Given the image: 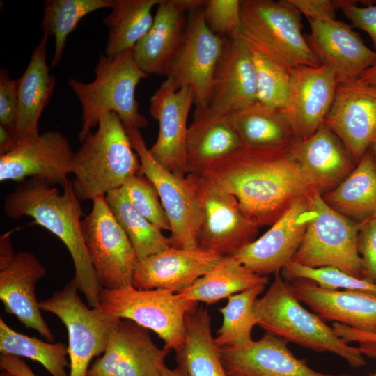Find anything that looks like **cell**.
Instances as JSON below:
<instances>
[{
	"label": "cell",
	"instance_id": "1",
	"mask_svg": "<svg viewBox=\"0 0 376 376\" xmlns=\"http://www.w3.org/2000/svg\"><path fill=\"white\" fill-rule=\"evenodd\" d=\"M233 194L243 214L258 228L272 225L311 189L289 155L288 147L242 146L201 175Z\"/></svg>",
	"mask_w": 376,
	"mask_h": 376
},
{
	"label": "cell",
	"instance_id": "2",
	"mask_svg": "<svg viewBox=\"0 0 376 376\" xmlns=\"http://www.w3.org/2000/svg\"><path fill=\"white\" fill-rule=\"evenodd\" d=\"M61 191L36 178L19 183L8 193L3 212L13 219L30 217L34 222L55 235L68 249L75 267L72 281L84 295L88 306L96 308L102 290L84 241L81 217L84 215L71 180Z\"/></svg>",
	"mask_w": 376,
	"mask_h": 376
},
{
	"label": "cell",
	"instance_id": "3",
	"mask_svg": "<svg viewBox=\"0 0 376 376\" xmlns=\"http://www.w3.org/2000/svg\"><path fill=\"white\" fill-rule=\"evenodd\" d=\"M73 189L80 201L94 200L141 175V164L125 125L113 112L102 116L75 152Z\"/></svg>",
	"mask_w": 376,
	"mask_h": 376
},
{
	"label": "cell",
	"instance_id": "4",
	"mask_svg": "<svg viewBox=\"0 0 376 376\" xmlns=\"http://www.w3.org/2000/svg\"><path fill=\"white\" fill-rule=\"evenodd\" d=\"M95 78L90 83L75 79L68 81L81 107V127L78 138L82 142L97 126L102 116L116 113L125 127L145 128L148 123L139 111L135 91L147 75L137 65L133 49L114 57L100 54L95 68Z\"/></svg>",
	"mask_w": 376,
	"mask_h": 376
},
{
	"label": "cell",
	"instance_id": "5",
	"mask_svg": "<svg viewBox=\"0 0 376 376\" xmlns=\"http://www.w3.org/2000/svg\"><path fill=\"white\" fill-rule=\"evenodd\" d=\"M253 313L257 325L288 342L336 354L354 368L366 363L359 347L348 345L320 316L300 304L280 272L274 274L267 292L256 300Z\"/></svg>",
	"mask_w": 376,
	"mask_h": 376
},
{
	"label": "cell",
	"instance_id": "6",
	"mask_svg": "<svg viewBox=\"0 0 376 376\" xmlns=\"http://www.w3.org/2000/svg\"><path fill=\"white\" fill-rule=\"evenodd\" d=\"M241 22L233 36L244 39L291 72L321 65L302 33L301 14L288 0H240Z\"/></svg>",
	"mask_w": 376,
	"mask_h": 376
},
{
	"label": "cell",
	"instance_id": "7",
	"mask_svg": "<svg viewBox=\"0 0 376 376\" xmlns=\"http://www.w3.org/2000/svg\"><path fill=\"white\" fill-rule=\"evenodd\" d=\"M307 197L312 215L292 262L311 268L334 267L363 279L357 247L360 223L333 209L315 189Z\"/></svg>",
	"mask_w": 376,
	"mask_h": 376
},
{
	"label": "cell",
	"instance_id": "8",
	"mask_svg": "<svg viewBox=\"0 0 376 376\" xmlns=\"http://www.w3.org/2000/svg\"><path fill=\"white\" fill-rule=\"evenodd\" d=\"M196 306L198 302L178 293L163 289L139 290L131 285L115 290L103 288L96 308L154 331L164 341V349L177 352L185 340V317Z\"/></svg>",
	"mask_w": 376,
	"mask_h": 376
},
{
	"label": "cell",
	"instance_id": "9",
	"mask_svg": "<svg viewBox=\"0 0 376 376\" xmlns=\"http://www.w3.org/2000/svg\"><path fill=\"white\" fill-rule=\"evenodd\" d=\"M196 209L198 246L233 256L254 240L258 227L242 212L237 198L201 175H187Z\"/></svg>",
	"mask_w": 376,
	"mask_h": 376
},
{
	"label": "cell",
	"instance_id": "10",
	"mask_svg": "<svg viewBox=\"0 0 376 376\" xmlns=\"http://www.w3.org/2000/svg\"><path fill=\"white\" fill-rule=\"evenodd\" d=\"M71 280L64 288L39 301L41 311L53 313L68 335L69 376H86L92 359L105 350L120 319L87 306Z\"/></svg>",
	"mask_w": 376,
	"mask_h": 376
},
{
	"label": "cell",
	"instance_id": "11",
	"mask_svg": "<svg viewBox=\"0 0 376 376\" xmlns=\"http://www.w3.org/2000/svg\"><path fill=\"white\" fill-rule=\"evenodd\" d=\"M90 213L81 220V231L91 263L102 288L132 285L137 257L119 226L105 196L95 198Z\"/></svg>",
	"mask_w": 376,
	"mask_h": 376
},
{
	"label": "cell",
	"instance_id": "12",
	"mask_svg": "<svg viewBox=\"0 0 376 376\" xmlns=\"http://www.w3.org/2000/svg\"><path fill=\"white\" fill-rule=\"evenodd\" d=\"M10 235L11 231L6 232L0 237V299L6 313L53 342L54 336L36 295V283L46 275V269L33 253H15Z\"/></svg>",
	"mask_w": 376,
	"mask_h": 376
},
{
	"label": "cell",
	"instance_id": "13",
	"mask_svg": "<svg viewBox=\"0 0 376 376\" xmlns=\"http://www.w3.org/2000/svg\"><path fill=\"white\" fill-rule=\"evenodd\" d=\"M125 127L139 158L141 174L157 190L169 219L171 246L187 249L198 247L194 198L188 179L169 171L152 157L139 129Z\"/></svg>",
	"mask_w": 376,
	"mask_h": 376
},
{
	"label": "cell",
	"instance_id": "14",
	"mask_svg": "<svg viewBox=\"0 0 376 376\" xmlns=\"http://www.w3.org/2000/svg\"><path fill=\"white\" fill-rule=\"evenodd\" d=\"M224 47V38L207 26L203 7L188 13L183 45L166 77L177 89L189 87L196 109L205 108L211 91L213 75Z\"/></svg>",
	"mask_w": 376,
	"mask_h": 376
},
{
	"label": "cell",
	"instance_id": "15",
	"mask_svg": "<svg viewBox=\"0 0 376 376\" xmlns=\"http://www.w3.org/2000/svg\"><path fill=\"white\" fill-rule=\"evenodd\" d=\"M74 155L66 136L58 131L45 132L17 143L9 152L0 156V181L21 183L36 178L63 187L72 173Z\"/></svg>",
	"mask_w": 376,
	"mask_h": 376
},
{
	"label": "cell",
	"instance_id": "16",
	"mask_svg": "<svg viewBox=\"0 0 376 376\" xmlns=\"http://www.w3.org/2000/svg\"><path fill=\"white\" fill-rule=\"evenodd\" d=\"M169 352L154 343L148 329L120 319L86 376H161Z\"/></svg>",
	"mask_w": 376,
	"mask_h": 376
},
{
	"label": "cell",
	"instance_id": "17",
	"mask_svg": "<svg viewBox=\"0 0 376 376\" xmlns=\"http://www.w3.org/2000/svg\"><path fill=\"white\" fill-rule=\"evenodd\" d=\"M338 83L326 65L300 66L290 72L288 97L281 111L294 140L306 139L324 125Z\"/></svg>",
	"mask_w": 376,
	"mask_h": 376
},
{
	"label": "cell",
	"instance_id": "18",
	"mask_svg": "<svg viewBox=\"0 0 376 376\" xmlns=\"http://www.w3.org/2000/svg\"><path fill=\"white\" fill-rule=\"evenodd\" d=\"M311 215L307 195L297 198L265 233L233 256L260 276L281 272L292 261Z\"/></svg>",
	"mask_w": 376,
	"mask_h": 376
},
{
	"label": "cell",
	"instance_id": "19",
	"mask_svg": "<svg viewBox=\"0 0 376 376\" xmlns=\"http://www.w3.org/2000/svg\"><path fill=\"white\" fill-rule=\"evenodd\" d=\"M324 125L358 163L376 134V87L357 79L338 83Z\"/></svg>",
	"mask_w": 376,
	"mask_h": 376
},
{
	"label": "cell",
	"instance_id": "20",
	"mask_svg": "<svg viewBox=\"0 0 376 376\" xmlns=\"http://www.w3.org/2000/svg\"><path fill=\"white\" fill-rule=\"evenodd\" d=\"M194 98L189 87L177 89L166 78L150 100L151 116L158 121L159 132L149 149L152 157L173 173L185 177V149L187 117Z\"/></svg>",
	"mask_w": 376,
	"mask_h": 376
},
{
	"label": "cell",
	"instance_id": "21",
	"mask_svg": "<svg viewBox=\"0 0 376 376\" xmlns=\"http://www.w3.org/2000/svg\"><path fill=\"white\" fill-rule=\"evenodd\" d=\"M256 101V68L250 45L236 36L224 37L206 108L229 116Z\"/></svg>",
	"mask_w": 376,
	"mask_h": 376
},
{
	"label": "cell",
	"instance_id": "22",
	"mask_svg": "<svg viewBox=\"0 0 376 376\" xmlns=\"http://www.w3.org/2000/svg\"><path fill=\"white\" fill-rule=\"evenodd\" d=\"M205 0H162L148 32L133 49L134 58L147 75L166 76L185 38L186 13L204 7Z\"/></svg>",
	"mask_w": 376,
	"mask_h": 376
},
{
	"label": "cell",
	"instance_id": "23",
	"mask_svg": "<svg viewBox=\"0 0 376 376\" xmlns=\"http://www.w3.org/2000/svg\"><path fill=\"white\" fill-rule=\"evenodd\" d=\"M306 41L320 64L334 71L338 82L357 79L376 62L369 48L352 26L336 19L308 20Z\"/></svg>",
	"mask_w": 376,
	"mask_h": 376
},
{
	"label": "cell",
	"instance_id": "24",
	"mask_svg": "<svg viewBox=\"0 0 376 376\" xmlns=\"http://www.w3.org/2000/svg\"><path fill=\"white\" fill-rule=\"evenodd\" d=\"M288 341L269 332L258 340L219 348L228 376H354L324 374L313 370L306 360L297 359Z\"/></svg>",
	"mask_w": 376,
	"mask_h": 376
},
{
	"label": "cell",
	"instance_id": "25",
	"mask_svg": "<svg viewBox=\"0 0 376 376\" xmlns=\"http://www.w3.org/2000/svg\"><path fill=\"white\" fill-rule=\"evenodd\" d=\"M221 256L201 247L169 246L136 260L132 285L139 290L163 289L179 293L208 272Z\"/></svg>",
	"mask_w": 376,
	"mask_h": 376
},
{
	"label": "cell",
	"instance_id": "26",
	"mask_svg": "<svg viewBox=\"0 0 376 376\" xmlns=\"http://www.w3.org/2000/svg\"><path fill=\"white\" fill-rule=\"evenodd\" d=\"M289 155L312 189L322 194L335 189L356 166L340 139L324 125L304 140H294Z\"/></svg>",
	"mask_w": 376,
	"mask_h": 376
},
{
	"label": "cell",
	"instance_id": "27",
	"mask_svg": "<svg viewBox=\"0 0 376 376\" xmlns=\"http://www.w3.org/2000/svg\"><path fill=\"white\" fill-rule=\"evenodd\" d=\"M289 285L298 300L321 318L359 330L376 329V293L324 288L306 279L292 280Z\"/></svg>",
	"mask_w": 376,
	"mask_h": 376
},
{
	"label": "cell",
	"instance_id": "28",
	"mask_svg": "<svg viewBox=\"0 0 376 376\" xmlns=\"http://www.w3.org/2000/svg\"><path fill=\"white\" fill-rule=\"evenodd\" d=\"M242 146L230 115L216 114L206 107L196 109L186 134V173L201 175L231 156Z\"/></svg>",
	"mask_w": 376,
	"mask_h": 376
},
{
	"label": "cell",
	"instance_id": "29",
	"mask_svg": "<svg viewBox=\"0 0 376 376\" xmlns=\"http://www.w3.org/2000/svg\"><path fill=\"white\" fill-rule=\"evenodd\" d=\"M48 38L43 35L24 72L16 80L17 109L14 134L17 143L40 134L39 119L54 93L56 79L46 61Z\"/></svg>",
	"mask_w": 376,
	"mask_h": 376
},
{
	"label": "cell",
	"instance_id": "30",
	"mask_svg": "<svg viewBox=\"0 0 376 376\" xmlns=\"http://www.w3.org/2000/svg\"><path fill=\"white\" fill-rule=\"evenodd\" d=\"M185 333L184 344L175 352L177 366L188 376H228L212 336L207 308L196 306L187 314Z\"/></svg>",
	"mask_w": 376,
	"mask_h": 376
},
{
	"label": "cell",
	"instance_id": "31",
	"mask_svg": "<svg viewBox=\"0 0 376 376\" xmlns=\"http://www.w3.org/2000/svg\"><path fill=\"white\" fill-rule=\"evenodd\" d=\"M333 209L361 223L376 214V164L368 150L335 189L322 194Z\"/></svg>",
	"mask_w": 376,
	"mask_h": 376
},
{
	"label": "cell",
	"instance_id": "32",
	"mask_svg": "<svg viewBox=\"0 0 376 376\" xmlns=\"http://www.w3.org/2000/svg\"><path fill=\"white\" fill-rule=\"evenodd\" d=\"M268 282L267 276L256 274L233 256H221L208 272L189 288L178 294L188 300L212 304Z\"/></svg>",
	"mask_w": 376,
	"mask_h": 376
},
{
	"label": "cell",
	"instance_id": "33",
	"mask_svg": "<svg viewBox=\"0 0 376 376\" xmlns=\"http://www.w3.org/2000/svg\"><path fill=\"white\" fill-rule=\"evenodd\" d=\"M230 117L245 146L289 147L294 141L290 127L282 111L258 101L233 113Z\"/></svg>",
	"mask_w": 376,
	"mask_h": 376
},
{
	"label": "cell",
	"instance_id": "34",
	"mask_svg": "<svg viewBox=\"0 0 376 376\" xmlns=\"http://www.w3.org/2000/svg\"><path fill=\"white\" fill-rule=\"evenodd\" d=\"M162 0H114L110 14L103 19L109 35L106 56L114 57L134 48L150 30L152 10Z\"/></svg>",
	"mask_w": 376,
	"mask_h": 376
},
{
	"label": "cell",
	"instance_id": "35",
	"mask_svg": "<svg viewBox=\"0 0 376 376\" xmlns=\"http://www.w3.org/2000/svg\"><path fill=\"white\" fill-rule=\"evenodd\" d=\"M115 219L127 235L137 260L171 246L169 237L141 214L119 189L105 196Z\"/></svg>",
	"mask_w": 376,
	"mask_h": 376
},
{
	"label": "cell",
	"instance_id": "36",
	"mask_svg": "<svg viewBox=\"0 0 376 376\" xmlns=\"http://www.w3.org/2000/svg\"><path fill=\"white\" fill-rule=\"evenodd\" d=\"M114 0H46L44 2L43 35L54 36L55 49L52 67L62 58L68 35L87 15L102 8H111Z\"/></svg>",
	"mask_w": 376,
	"mask_h": 376
},
{
	"label": "cell",
	"instance_id": "37",
	"mask_svg": "<svg viewBox=\"0 0 376 376\" xmlns=\"http://www.w3.org/2000/svg\"><path fill=\"white\" fill-rule=\"evenodd\" d=\"M0 352L23 357L40 363L52 376H69L68 347L49 343L19 333L0 318Z\"/></svg>",
	"mask_w": 376,
	"mask_h": 376
},
{
	"label": "cell",
	"instance_id": "38",
	"mask_svg": "<svg viewBox=\"0 0 376 376\" xmlns=\"http://www.w3.org/2000/svg\"><path fill=\"white\" fill-rule=\"evenodd\" d=\"M265 285H259L228 297L226 306L219 309L223 322L214 338L219 347L242 345L252 340L251 330L256 324L253 305Z\"/></svg>",
	"mask_w": 376,
	"mask_h": 376
},
{
	"label": "cell",
	"instance_id": "39",
	"mask_svg": "<svg viewBox=\"0 0 376 376\" xmlns=\"http://www.w3.org/2000/svg\"><path fill=\"white\" fill-rule=\"evenodd\" d=\"M249 45L251 48L256 68L257 101L281 110L288 97L290 72L255 47Z\"/></svg>",
	"mask_w": 376,
	"mask_h": 376
},
{
	"label": "cell",
	"instance_id": "40",
	"mask_svg": "<svg viewBox=\"0 0 376 376\" xmlns=\"http://www.w3.org/2000/svg\"><path fill=\"white\" fill-rule=\"evenodd\" d=\"M288 282L297 279L314 281L322 288L368 291L376 293V283L349 275L334 267L311 268L290 262L281 271Z\"/></svg>",
	"mask_w": 376,
	"mask_h": 376
},
{
	"label": "cell",
	"instance_id": "41",
	"mask_svg": "<svg viewBox=\"0 0 376 376\" xmlns=\"http://www.w3.org/2000/svg\"><path fill=\"white\" fill-rule=\"evenodd\" d=\"M142 175H136L120 190L132 206L146 219L160 230H171L166 214L152 184Z\"/></svg>",
	"mask_w": 376,
	"mask_h": 376
},
{
	"label": "cell",
	"instance_id": "42",
	"mask_svg": "<svg viewBox=\"0 0 376 376\" xmlns=\"http://www.w3.org/2000/svg\"><path fill=\"white\" fill-rule=\"evenodd\" d=\"M205 22L215 34L231 36L241 22L240 0H208L203 7Z\"/></svg>",
	"mask_w": 376,
	"mask_h": 376
},
{
	"label": "cell",
	"instance_id": "43",
	"mask_svg": "<svg viewBox=\"0 0 376 376\" xmlns=\"http://www.w3.org/2000/svg\"><path fill=\"white\" fill-rule=\"evenodd\" d=\"M357 247L363 279L376 283V214L360 223Z\"/></svg>",
	"mask_w": 376,
	"mask_h": 376
},
{
	"label": "cell",
	"instance_id": "44",
	"mask_svg": "<svg viewBox=\"0 0 376 376\" xmlns=\"http://www.w3.org/2000/svg\"><path fill=\"white\" fill-rule=\"evenodd\" d=\"M335 2L337 9L351 22L352 27L369 36L376 52V3L359 6L357 1L335 0Z\"/></svg>",
	"mask_w": 376,
	"mask_h": 376
},
{
	"label": "cell",
	"instance_id": "45",
	"mask_svg": "<svg viewBox=\"0 0 376 376\" xmlns=\"http://www.w3.org/2000/svg\"><path fill=\"white\" fill-rule=\"evenodd\" d=\"M17 109V81L16 80H13L10 78L8 72L6 69L1 68L0 125L6 127L13 134L16 122Z\"/></svg>",
	"mask_w": 376,
	"mask_h": 376
},
{
	"label": "cell",
	"instance_id": "46",
	"mask_svg": "<svg viewBox=\"0 0 376 376\" xmlns=\"http://www.w3.org/2000/svg\"><path fill=\"white\" fill-rule=\"evenodd\" d=\"M308 20L336 19L338 10L335 0H288Z\"/></svg>",
	"mask_w": 376,
	"mask_h": 376
},
{
	"label": "cell",
	"instance_id": "47",
	"mask_svg": "<svg viewBox=\"0 0 376 376\" xmlns=\"http://www.w3.org/2000/svg\"><path fill=\"white\" fill-rule=\"evenodd\" d=\"M332 328L337 336L347 344L351 342L376 343V329L373 331H362L338 322H334L332 324Z\"/></svg>",
	"mask_w": 376,
	"mask_h": 376
},
{
	"label": "cell",
	"instance_id": "48",
	"mask_svg": "<svg viewBox=\"0 0 376 376\" xmlns=\"http://www.w3.org/2000/svg\"><path fill=\"white\" fill-rule=\"evenodd\" d=\"M0 367L16 376H37L23 359L13 355L1 354Z\"/></svg>",
	"mask_w": 376,
	"mask_h": 376
},
{
	"label": "cell",
	"instance_id": "49",
	"mask_svg": "<svg viewBox=\"0 0 376 376\" xmlns=\"http://www.w3.org/2000/svg\"><path fill=\"white\" fill-rule=\"evenodd\" d=\"M17 140L13 132L0 125V156L9 152L16 146Z\"/></svg>",
	"mask_w": 376,
	"mask_h": 376
},
{
	"label": "cell",
	"instance_id": "50",
	"mask_svg": "<svg viewBox=\"0 0 376 376\" xmlns=\"http://www.w3.org/2000/svg\"><path fill=\"white\" fill-rule=\"evenodd\" d=\"M357 80L361 83L376 87V62L363 72Z\"/></svg>",
	"mask_w": 376,
	"mask_h": 376
},
{
	"label": "cell",
	"instance_id": "51",
	"mask_svg": "<svg viewBox=\"0 0 376 376\" xmlns=\"http://www.w3.org/2000/svg\"><path fill=\"white\" fill-rule=\"evenodd\" d=\"M358 347L363 355L376 359V343L368 342L359 343Z\"/></svg>",
	"mask_w": 376,
	"mask_h": 376
},
{
	"label": "cell",
	"instance_id": "52",
	"mask_svg": "<svg viewBox=\"0 0 376 376\" xmlns=\"http://www.w3.org/2000/svg\"><path fill=\"white\" fill-rule=\"evenodd\" d=\"M161 376H188L184 369L177 366L175 368L166 366Z\"/></svg>",
	"mask_w": 376,
	"mask_h": 376
},
{
	"label": "cell",
	"instance_id": "53",
	"mask_svg": "<svg viewBox=\"0 0 376 376\" xmlns=\"http://www.w3.org/2000/svg\"><path fill=\"white\" fill-rule=\"evenodd\" d=\"M370 152L374 158L375 162L376 164V134L375 135L371 144L370 146Z\"/></svg>",
	"mask_w": 376,
	"mask_h": 376
},
{
	"label": "cell",
	"instance_id": "54",
	"mask_svg": "<svg viewBox=\"0 0 376 376\" xmlns=\"http://www.w3.org/2000/svg\"><path fill=\"white\" fill-rule=\"evenodd\" d=\"M0 376H16V375H13L6 370H3V371H1L0 373Z\"/></svg>",
	"mask_w": 376,
	"mask_h": 376
},
{
	"label": "cell",
	"instance_id": "55",
	"mask_svg": "<svg viewBox=\"0 0 376 376\" xmlns=\"http://www.w3.org/2000/svg\"><path fill=\"white\" fill-rule=\"evenodd\" d=\"M373 376H376V374H375V375H373Z\"/></svg>",
	"mask_w": 376,
	"mask_h": 376
}]
</instances>
